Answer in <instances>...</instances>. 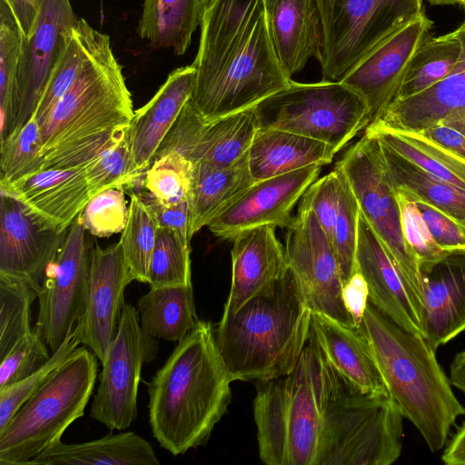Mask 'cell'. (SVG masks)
Returning a JSON list of instances; mask_svg holds the SVG:
<instances>
[{
    "instance_id": "cell-47",
    "label": "cell",
    "mask_w": 465,
    "mask_h": 465,
    "mask_svg": "<svg viewBox=\"0 0 465 465\" xmlns=\"http://www.w3.org/2000/svg\"><path fill=\"white\" fill-rule=\"evenodd\" d=\"M128 214L124 189L112 188L89 200L80 213V221L92 235L109 237L124 231Z\"/></svg>"
},
{
    "instance_id": "cell-4",
    "label": "cell",
    "mask_w": 465,
    "mask_h": 465,
    "mask_svg": "<svg viewBox=\"0 0 465 465\" xmlns=\"http://www.w3.org/2000/svg\"><path fill=\"white\" fill-rule=\"evenodd\" d=\"M358 328L403 418L415 426L431 452L443 449L465 407L454 395L436 351L422 335L400 326L370 302Z\"/></svg>"
},
{
    "instance_id": "cell-1",
    "label": "cell",
    "mask_w": 465,
    "mask_h": 465,
    "mask_svg": "<svg viewBox=\"0 0 465 465\" xmlns=\"http://www.w3.org/2000/svg\"><path fill=\"white\" fill-rule=\"evenodd\" d=\"M189 103L207 121L255 107L292 82L273 49L263 0H206Z\"/></svg>"
},
{
    "instance_id": "cell-26",
    "label": "cell",
    "mask_w": 465,
    "mask_h": 465,
    "mask_svg": "<svg viewBox=\"0 0 465 465\" xmlns=\"http://www.w3.org/2000/svg\"><path fill=\"white\" fill-rule=\"evenodd\" d=\"M269 35L277 58L292 78L320 59L323 27L317 0H263Z\"/></svg>"
},
{
    "instance_id": "cell-7",
    "label": "cell",
    "mask_w": 465,
    "mask_h": 465,
    "mask_svg": "<svg viewBox=\"0 0 465 465\" xmlns=\"http://www.w3.org/2000/svg\"><path fill=\"white\" fill-rule=\"evenodd\" d=\"M133 101L110 36L95 30L74 82L41 127L45 160L103 133L130 125Z\"/></svg>"
},
{
    "instance_id": "cell-16",
    "label": "cell",
    "mask_w": 465,
    "mask_h": 465,
    "mask_svg": "<svg viewBox=\"0 0 465 465\" xmlns=\"http://www.w3.org/2000/svg\"><path fill=\"white\" fill-rule=\"evenodd\" d=\"M257 131L254 107L207 121L188 101L153 159L168 152H176L193 163L230 166L247 154Z\"/></svg>"
},
{
    "instance_id": "cell-28",
    "label": "cell",
    "mask_w": 465,
    "mask_h": 465,
    "mask_svg": "<svg viewBox=\"0 0 465 465\" xmlns=\"http://www.w3.org/2000/svg\"><path fill=\"white\" fill-rule=\"evenodd\" d=\"M461 45L455 68L442 80L411 97L392 101L373 121L393 131L420 132L465 107V22L453 31Z\"/></svg>"
},
{
    "instance_id": "cell-29",
    "label": "cell",
    "mask_w": 465,
    "mask_h": 465,
    "mask_svg": "<svg viewBox=\"0 0 465 465\" xmlns=\"http://www.w3.org/2000/svg\"><path fill=\"white\" fill-rule=\"evenodd\" d=\"M338 152L310 137L278 129H258L248 151V164L256 182L309 165L331 163Z\"/></svg>"
},
{
    "instance_id": "cell-45",
    "label": "cell",
    "mask_w": 465,
    "mask_h": 465,
    "mask_svg": "<svg viewBox=\"0 0 465 465\" xmlns=\"http://www.w3.org/2000/svg\"><path fill=\"white\" fill-rule=\"evenodd\" d=\"M193 163L176 152L155 157L144 173L142 185L164 204L186 202Z\"/></svg>"
},
{
    "instance_id": "cell-27",
    "label": "cell",
    "mask_w": 465,
    "mask_h": 465,
    "mask_svg": "<svg viewBox=\"0 0 465 465\" xmlns=\"http://www.w3.org/2000/svg\"><path fill=\"white\" fill-rule=\"evenodd\" d=\"M193 64L172 71L153 98L134 112L130 143L136 171L144 175L165 135L189 101L194 84Z\"/></svg>"
},
{
    "instance_id": "cell-46",
    "label": "cell",
    "mask_w": 465,
    "mask_h": 465,
    "mask_svg": "<svg viewBox=\"0 0 465 465\" xmlns=\"http://www.w3.org/2000/svg\"><path fill=\"white\" fill-rule=\"evenodd\" d=\"M70 332L50 359L25 379L0 389V431L21 406L46 381L49 376L78 348L79 342Z\"/></svg>"
},
{
    "instance_id": "cell-21",
    "label": "cell",
    "mask_w": 465,
    "mask_h": 465,
    "mask_svg": "<svg viewBox=\"0 0 465 465\" xmlns=\"http://www.w3.org/2000/svg\"><path fill=\"white\" fill-rule=\"evenodd\" d=\"M0 187L41 226L59 232L69 229L92 198L82 166L39 170Z\"/></svg>"
},
{
    "instance_id": "cell-37",
    "label": "cell",
    "mask_w": 465,
    "mask_h": 465,
    "mask_svg": "<svg viewBox=\"0 0 465 465\" xmlns=\"http://www.w3.org/2000/svg\"><path fill=\"white\" fill-rule=\"evenodd\" d=\"M335 169L339 176V200L329 211L321 227L335 251L344 285L357 272L360 207L346 176L340 168L335 166Z\"/></svg>"
},
{
    "instance_id": "cell-57",
    "label": "cell",
    "mask_w": 465,
    "mask_h": 465,
    "mask_svg": "<svg viewBox=\"0 0 465 465\" xmlns=\"http://www.w3.org/2000/svg\"><path fill=\"white\" fill-rule=\"evenodd\" d=\"M439 124L450 126L465 136V107L453 111Z\"/></svg>"
},
{
    "instance_id": "cell-54",
    "label": "cell",
    "mask_w": 465,
    "mask_h": 465,
    "mask_svg": "<svg viewBox=\"0 0 465 465\" xmlns=\"http://www.w3.org/2000/svg\"><path fill=\"white\" fill-rule=\"evenodd\" d=\"M40 3L41 0H9L7 3L25 36L33 26Z\"/></svg>"
},
{
    "instance_id": "cell-13",
    "label": "cell",
    "mask_w": 465,
    "mask_h": 465,
    "mask_svg": "<svg viewBox=\"0 0 465 465\" xmlns=\"http://www.w3.org/2000/svg\"><path fill=\"white\" fill-rule=\"evenodd\" d=\"M285 254L312 312L357 327L343 300V282L335 251L313 212L300 203L287 227Z\"/></svg>"
},
{
    "instance_id": "cell-31",
    "label": "cell",
    "mask_w": 465,
    "mask_h": 465,
    "mask_svg": "<svg viewBox=\"0 0 465 465\" xmlns=\"http://www.w3.org/2000/svg\"><path fill=\"white\" fill-rule=\"evenodd\" d=\"M79 464L159 465L160 461L146 440L125 431L82 443L56 440L26 465Z\"/></svg>"
},
{
    "instance_id": "cell-24",
    "label": "cell",
    "mask_w": 465,
    "mask_h": 465,
    "mask_svg": "<svg viewBox=\"0 0 465 465\" xmlns=\"http://www.w3.org/2000/svg\"><path fill=\"white\" fill-rule=\"evenodd\" d=\"M232 283L222 318L234 314L288 270L285 248L275 227L264 225L232 240Z\"/></svg>"
},
{
    "instance_id": "cell-39",
    "label": "cell",
    "mask_w": 465,
    "mask_h": 465,
    "mask_svg": "<svg viewBox=\"0 0 465 465\" xmlns=\"http://www.w3.org/2000/svg\"><path fill=\"white\" fill-rule=\"evenodd\" d=\"M95 30L83 18H79L71 28L64 50L48 79L35 113L40 127L77 77Z\"/></svg>"
},
{
    "instance_id": "cell-17",
    "label": "cell",
    "mask_w": 465,
    "mask_h": 465,
    "mask_svg": "<svg viewBox=\"0 0 465 465\" xmlns=\"http://www.w3.org/2000/svg\"><path fill=\"white\" fill-rule=\"evenodd\" d=\"M134 280L119 242L106 248L92 243L85 308L72 332L100 361L116 335L124 291Z\"/></svg>"
},
{
    "instance_id": "cell-9",
    "label": "cell",
    "mask_w": 465,
    "mask_h": 465,
    "mask_svg": "<svg viewBox=\"0 0 465 465\" xmlns=\"http://www.w3.org/2000/svg\"><path fill=\"white\" fill-rule=\"evenodd\" d=\"M258 129H278L346 146L371 123L362 97L341 81L292 82L255 107Z\"/></svg>"
},
{
    "instance_id": "cell-33",
    "label": "cell",
    "mask_w": 465,
    "mask_h": 465,
    "mask_svg": "<svg viewBox=\"0 0 465 465\" xmlns=\"http://www.w3.org/2000/svg\"><path fill=\"white\" fill-rule=\"evenodd\" d=\"M206 0H144L137 27L153 48H172L183 55L200 26Z\"/></svg>"
},
{
    "instance_id": "cell-11",
    "label": "cell",
    "mask_w": 465,
    "mask_h": 465,
    "mask_svg": "<svg viewBox=\"0 0 465 465\" xmlns=\"http://www.w3.org/2000/svg\"><path fill=\"white\" fill-rule=\"evenodd\" d=\"M346 176L370 223L407 284L419 311L422 307V283L418 260L404 239L394 188L389 182L378 141L363 136L337 163Z\"/></svg>"
},
{
    "instance_id": "cell-32",
    "label": "cell",
    "mask_w": 465,
    "mask_h": 465,
    "mask_svg": "<svg viewBox=\"0 0 465 465\" xmlns=\"http://www.w3.org/2000/svg\"><path fill=\"white\" fill-rule=\"evenodd\" d=\"M378 143L387 178L394 190L404 193L414 202H422L441 211L465 226V191Z\"/></svg>"
},
{
    "instance_id": "cell-10",
    "label": "cell",
    "mask_w": 465,
    "mask_h": 465,
    "mask_svg": "<svg viewBox=\"0 0 465 465\" xmlns=\"http://www.w3.org/2000/svg\"><path fill=\"white\" fill-rule=\"evenodd\" d=\"M323 27L322 80L341 81L423 10V0H317Z\"/></svg>"
},
{
    "instance_id": "cell-14",
    "label": "cell",
    "mask_w": 465,
    "mask_h": 465,
    "mask_svg": "<svg viewBox=\"0 0 465 465\" xmlns=\"http://www.w3.org/2000/svg\"><path fill=\"white\" fill-rule=\"evenodd\" d=\"M85 231L79 214L69 227L38 292L39 312L35 329L52 353L73 331L85 308L92 246L85 238Z\"/></svg>"
},
{
    "instance_id": "cell-12",
    "label": "cell",
    "mask_w": 465,
    "mask_h": 465,
    "mask_svg": "<svg viewBox=\"0 0 465 465\" xmlns=\"http://www.w3.org/2000/svg\"><path fill=\"white\" fill-rule=\"evenodd\" d=\"M159 343L141 327L137 309L124 303L116 335L106 350L90 416L108 429H128L137 417L143 364L156 358Z\"/></svg>"
},
{
    "instance_id": "cell-49",
    "label": "cell",
    "mask_w": 465,
    "mask_h": 465,
    "mask_svg": "<svg viewBox=\"0 0 465 465\" xmlns=\"http://www.w3.org/2000/svg\"><path fill=\"white\" fill-rule=\"evenodd\" d=\"M47 344L35 328L1 360L0 389L20 381L40 369L49 359Z\"/></svg>"
},
{
    "instance_id": "cell-5",
    "label": "cell",
    "mask_w": 465,
    "mask_h": 465,
    "mask_svg": "<svg viewBox=\"0 0 465 465\" xmlns=\"http://www.w3.org/2000/svg\"><path fill=\"white\" fill-rule=\"evenodd\" d=\"M253 418L267 465H316L322 427L320 351L309 336L288 374L256 381Z\"/></svg>"
},
{
    "instance_id": "cell-20",
    "label": "cell",
    "mask_w": 465,
    "mask_h": 465,
    "mask_svg": "<svg viewBox=\"0 0 465 465\" xmlns=\"http://www.w3.org/2000/svg\"><path fill=\"white\" fill-rule=\"evenodd\" d=\"M432 25V20L422 11L341 80L365 101L371 123L392 102L413 54L428 37Z\"/></svg>"
},
{
    "instance_id": "cell-36",
    "label": "cell",
    "mask_w": 465,
    "mask_h": 465,
    "mask_svg": "<svg viewBox=\"0 0 465 465\" xmlns=\"http://www.w3.org/2000/svg\"><path fill=\"white\" fill-rule=\"evenodd\" d=\"M460 54L461 45L453 32L427 37L413 54L392 101L420 94L445 78Z\"/></svg>"
},
{
    "instance_id": "cell-38",
    "label": "cell",
    "mask_w": 465,
    "mask_h": 465,
    "mask_svg": "<svg viewBox=\"0 0 465 465\" xmlns=\"http://www.w3.org/2000/svg\"><path fill=\"white\" fill-rule=\"evenodd\" d=\"M82 167L92 197L107 189L131 188L136 184L143 176L135 169L130 125L120 129L113 140Z\"/></svg>"
},
{
    "instance_id": "cell-2",
    "label": "cell",
    "mask_w": 465,
    "mask_h": 465,
    "mask_svg": "<svg viewBox=\"0 0 465 465\" xmlns=\"http://www.w3.org/2000/svg\"><path fill=\"white\" fill-rule=\"evenodd\" d=\"M231 379L212 323L199 320L148 382L149 423L173 455L204 445L231 402Z\"/></svg>"
},
{
    "instance_id": "cell-15",
    "label": "cell",
    "mask_w": 465,
    "mask_h": 465,
    "mask_svg": "<svg viewBox=\"0 0 465 465\" xmlns=\"http://www.w3.org/2000/svg\"><path fill=\"white\" fill-rule=\"evenodd\" d=\"M77 17L70 0H41L33 26L24 36L15 79V128L34 115Z\"/></svg>"
},
{
    "instance_id": "cell-53",
    "label": "cell",
    "mask_w": 465,
    "mask_h": 465,
    "mask_svg": "<svg viewBox=\"0 0 465 465\" xmlns=\"http://www.w3.org/2000/svg\"><path fill=\"white\" fill-rule=\"evenodd\" d=\"M417 133L465 160V136L457 130L439 124Z\"/></svg>"
},
{
    "instance_id": "cell-43",
    "label": "cell",
    "mask_w": 465,
    "mask_h": 465,
    "mask_svg": "<svg viewBox=\"0 0 465 465\" xmlns=\"http://www.w3.org/2000/svg\"><path fill=\"white\" fill-rule=\"evenodd\" d=\"M37 297L26 283L0 276V360L32 331L31 306Z\"/></svg>"
},
{
    "instance_id": "cell-18",
    "label": "cell",
    "mask_w": 465,
    "mask_h": 465,
    "mask_svg": "<svg viewBox=\"0 0 465 465\" xmlns=\"http://www.w3.org/2000/svg\"><path fill=\"white\" fill-rule=\"evenodd\" d=\"M67 231L44 228L21 202L1 191L0 276L26 283L38 295Z\"/></svg>"
},
{
    "instance_id": "cell-3",
    "label": "cell",
    "mask_w": 465,
    "mask_h": 465,
    "mask_svg": "<svg viewBox=\"0 0 465 465\" xmlns=\"http://www.w3.org/2000/svg\"><path fill=\"white\" fill-rule=\"evenodd\" d=\"M311 318L290 268L234 314L221 318L215 342L232 381H268L291 372L309 340Z\"/></svg>"
},
{
    "instance_id": "cell-6",
    "label": "cell",
    "mask_w": 465,
    "mask_h": 465,
    "mask_svg": "<svg viewBox=\"0 0 465 465\" xmlns=\"http://www.w3.org/2000/svg\"><path fill=\"white\" fill-rule=\"evenodd\" d=\"M320 353L322 427L316 465L395 462L403 432L397 404L390 397L360 392Z\"/></svg>"
},
{
    "instance_id": "cell-40",
    "label": "cell",
    "mask_w": 465,
    "mask_h": 465,
    "mask_svg": "<svg viewBox=\"0 0 465 465\" xmlns=\"http://www.w3.org/2000/svg\"><path fill=\"white\" fill-rule=\"evenodd\" d=\"M24 36L11 7L0 0V142L15 128V79Z\"/></svg>"
},
{
    "instance_id": "cell-25",
    "label": "cell",
    "mask_w": 465,
    "mask_h": 465,
    "mask_svg": "<svg viewBox=\"0 0 465 465\" xmlns=\"http://www.w3.org/2000/svg\"><path fill=\"white\" fill-rule=\"evenodd\" d=\"M310 337L326 361L356 390L389 397L370 343L358 327L312 312Z\"/></svg>"
},
{
    "instance_id": "cell-22",
    "label": "cell",
    "mask_w": 465,
    "mask_h": 465,
    "mask_svg": "<svg viewBox=\"0 0 465 465\" xmlns=\"http://www.w3.org/2000/svg\"><path fill=\"white\" fill-rule=\"evenodd\" d=\"M420 271L422 336L436 351L465 331V250Z\"/></svg>"
},
{
    "instance_id": "cell-8",
    "label": "cell",
    "mask_w": 465,
    "mask_h": 465,
    "mask_svg": "<svg viewBox=\"0 0 465 465\" xmlns=\"http://www.w3.org/2000/svg\"><path fill=\"white\" fill-rule=\"evenodd\" d=\"M96 355L76 348L0 431V464L26 465L82 417L94 391Z\"/></svg>"
},
{
    "instance_id": "cell-35",
    "label": "cell",
    "mask_w": 465,
    "mask_h": 465,
    "mask_svg": "<svg viewBox=\"0 0 465 465\" xmlns=\"http://www.w3.org/2000/svg\"><path fill=\"white\" fill-rule=\"evenodd\" d=\"M364 134L391 148L430 174L465 191V160L417 132L393 131L371 123Z\"/></svg>"
},
{
    "instance_id": "cell-19",
    "label": "cell",
    "mask_w": 465,
    "mask_h": 465,
    "mask_svg": "<svg viewBox=\"0 0 465 465\" xmlns=\"http://www.w3.org/2000/svg\"><path fill=\"white\" fill-rule=\"evenodd\" d=\"M322 167L309 165L256 182L207 227L215 236L230 241L264 225L287 228L294 205L317 180Z\"/></svg>"
},
{
    "instance_id": "cell-50",
    "label": "cell",
    "mask_w": 465,
    "mask_h": 465,
    "mask_svg": "<svg viewBox=\"0 0 465 465\" xmlns=\"http://www.w3.org/2000/svg\"><path fill=\"white\" fill-rule=\"evenodd\" d=\"M435 242L448 252L465 250V226L441 211L415 202Z\"/></svg>"
},
{
    "instance_id": "cell-23",
    "label": "cell",
    "mask_w": 465,
    "mask_h": 465,
    "mask_svg": "<svg viewBox=\"0 0 465 465\" xmlns=\"http://www.w3.org/2000/svg\"><path fill=\"white\" fill-rule=\"evenodd\" d=\"M357 271L369 288V302L404 329L422 335L414 299L393 260L360 212Z\"/></svg>"
},
{
    "instance_id": "cell-51",
    "label": "cell",
    "mask_w": 465,
    "mask_h": 465,
    "mask_svg": "<svg viewBox=\"0 0 465 465\" xmlns=\"http://www.w3.org/2000/svg\"><path fill=\"white\" fill-rule=\"evenodd\" d=\"M136 194L151 212L159 228L175 231L191 240L189 236V208L187 201L177 204H164L148 191L140 192Z\"/></svg>"
},
{
    "instance_id": "cell-42",
    "label": "cell",
    "mask_w": 465,
    "mask_h": 465,
    "mask_svg": "<svg viewBox=\"0 0 465 465\" xmlns=\"http://www.w3.org/2000/svg\"><path fill=\"white\" fill-rule=\"evenodd\" d=\"M190 242L175 231L158 228L149 267L151 287L192 284Z\"/></svg>"
},
{
    "instance_id": "cell-30",
    "label": "cell",
    "mask_w": 465,
    "mask_h": 465,
    "mask_svg": "<svg viewBox=\"0 0 465 465\" xmlns=\"http://www.w3.org/2000/svg\"><path fill=\"white\" fill-rule=\"evenodd\" d=\"M255 183L248 164V153L240 161L226 167L193 163L187 198L190 238Z\"/></svg>"
},
{
    "instance_id": "cell-48",
    "label": "cell",
    "mask_w": 465,
    "mask_h": 465,
    "mask_svg": "<svg viewBox=\"0 0 465 465\" xmlns=\"http://www.w3.org/2000/svg\"><path fill=\"white\" fill-rule=\"evenodd\" d=\"M404 239L414 252L420 269L443 259L450 252L442 249L431 236L417 203L404 193L395 190Z\"/></svg>"
},
{
    "instance_id": "cell-58",
    "label": "cell",
    "mask_w": 465,
    "mask_h": 465,
    "mask_svg": "<svg viewBox=\"0 0 465 465\" xmlns=\"http://www.w3.org/2000/svg\"><path fill=\"white\" fill-rule=\"evenodd\" d=\"M430 5H456L457 0H428Z\"/></svg>"
},
{
    "instance_id": "cell-41",
    "label": "cell",
    "mask_w": 465,
    "mask_h": 465,
    "mask_svg": "<svg viewBox=\"0 0 465 465\" xmlns=\"http://www.w3.org/2000/svg\"><path fill=\"white\" fill-rule=\"evenodd\" d=\"M158 228L156 220L144 203L136 193H133L127 223L119 242L134 279L143 283H148Z\"/></svg>"
},
{
    "instance_id": "cell-52",
    "label": "cell",
    "mask_w": 465,
    "mask_h": 465,
    "mask_svg": "<svg viewBox=\"0 0 465 465\" xmlns=\"http://www.w3.org/2000/svg\"><path fill=\"white\" fill-rule=\"evenodd\" d=\"M342 294L346 308L358 327L369 302L368 284L358 271L343 285Z\"/></svg>"
},
{
    "instance_id": "cell-59",
    "label": "cell",
    "mask_w": 465,
    "mask_h": 465,
    "mask_svg": "<svg viewBox=\"0 0 465 465\" xmlns=\"http://www.w3.org/2000/svg\"><path fill=\"white\" fill-rule=\"evenodd\" d=\"M457 4L465 9V0H457Z\"/></svg>"
},
{
    "instance_id": "cell-56",
    "label": "cell",
    "mask_w": 465,
    "mask_h": 465,
    "mask_svg": "<svg viewBox=\"0 0 465 465\" xmlns=\"http://www.w3.org/2000/svg\"><path fill=\"white\" fill-rule=\"evenodd\" d=\"M450 381L465 396V350L457 353L450 363Z\"/></svg>"
},
{
    "instance_id": "cell-55",
    "label": "cell",
    "mask_w": 465,
    "mask_h": 465,
    "mask_svg": "<svg viewBox=\"0 0 465 465\" xmlns=\"http://www.w3.org/2000/svg\"><path fill=\"white\" fill-rule=\"evenodd\" d=\"M441 460L448 465H465V423L459 428L444 449Z\"/></svg>"
},
{
    "instance_id": "cell-44",
    "label": "cell",
    "mask_w": 465,
    "mask_h": 465,
    "mask_svg": "<svg viewBox=\"0 0 465 465\" xmlns=\"http://www.w3.org/2000/svg\"><path fill=\"white\" fill-rule=\"evenodd\" d=\"M1 143L0 184L15 182L42 169L43 139L35 114Z\"/></svg>"
},
{
    "instance_id": "cell-34",
    "label": "cell",
    "mask_w": 465,
    "mask_h": 465,
    "mask_svg": "<svg viewBox=\"0 0 465 465\" xmlns=\"http://www.w3.org/2000/svg\"><path fill=\"white\" fill-rule=\"evenodd\" d=\"M142 329L150 336L179 341L198 322L192 284L151 287L137 302Z\"/></svg>"
}]
</instances>
